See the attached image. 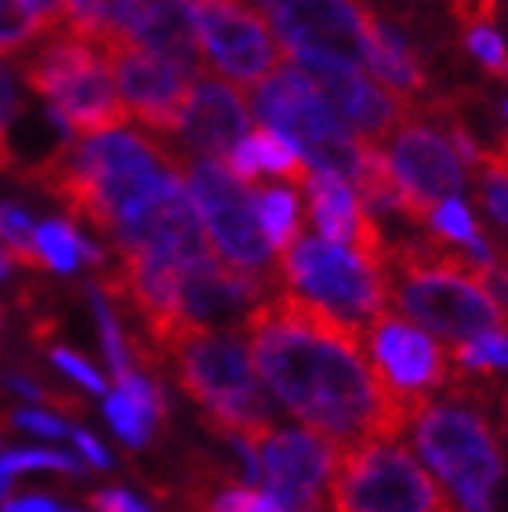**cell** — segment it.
<instances>
[{"label": "cell", "mask_w": 508, "mask_h": 512, "mask_svg": "<svg viewBox=\"0 0 508 512\" xmlns=\"http://www.w3.org/2000/svg\"><path fill=\"white\" fill-rule=\"evenodd\" d=\"M240 335L254 375L294 418L331 440L334 451L400 440L418 411L374 375L363 331L276 287L244 320Z\"/></svg>", "instance_id": "cell-1"}, {"label": "cell", "mask_w": 508, "mask_h": 512, "mask_svg": "<svg viewBox=\"0 0 508 512\" xmlns=\"http://www.w3.org/2000/svg\"><path fill=\"white\" fill-rule=\"evenodd\" d=\"M385 291L400 316L447 342H472L508 327L479 269L461 255L458 244L443 247L440 240H414L389 251Z\"/></svg>", "instance_id": "cell-2"}, {"label": "cell", "mask_w": 508, "mask_h": 512, "mask_svg": "<svg viewBox=\"0 0 508 512\" xmlns=\"http://www.w3.org/2000/svg\"><path fill=\"white\" fill-rule=\"evenodd\" d=\"M178 385L204 407L207 429L233 447H251L273 429L269 400L240 331H186L167 345ZM258 458V454H254Z\"/></svg>", "instance_id": "cell-3"}, {"label": "cell", "mask_w": 508, "mask_h": 512, "mask_svg": "<svg viewBox=\"0 0 508 512\" xmlns=\"http://www.w3.org/2000/svg\"><path fill=\"white\" fill-rule=\"evenodd\" d=\"M22 80L44 95L55 128L66 135H102L131 120L109 73L106 51L62 22H55L37 40V51L22 59Z\"/></svg>", "instance_id": "cell-4"}, {"label": "cell", "mask_w": 508, "mask_h": 512, "mask_svg": "<svg viewBox=\"0 0 508 512\" xmlns=\"http://www.w3.org/2000/svg\"><path fill=\"white\" fill-rule=\"evenodd\" d=\"M251 106L313 168L342 175L349 182L360 178L371 142L352 135L342 113L334 109V102L294 62H280L262 84H254Z\"/></svg>", "instance_id": "cell-5"}, {"label": "cell", "mask_w": 508, "mask_h": 512, "mask_svg": "<svg viewBox=\"0 0 508 512\" xmlns=\"http://www.w3.org/2000/svg\"><path fill=\"white\" fill-rule=\"evenodd\" d=\"M411 433L429 469L458 494L465 512L494 509V487L505 473L494 425L472 404L425 400L411 418Z\"/></svg>", "instance_id": "cell-6"}, {"label": "cell", "mask_w": 508, "mask_h": 512, "mask_svg": "<svg viewBox=\"0 0 508 512\" xmlns=\"http://www.w3.org/2000/svg\"><path fill=\"white\" fill-rule=\"evenodd\" d=\"M331 512H454L440 480L400 440L356 444L334 454Z\"/></svg>", "instance_id": "cell-7"}, {"label": "cell", "mask_w": 508, "mask_h": 512, "mask_svg": "<svg viewBox=\"0 0 508 512\" xmlns=\"http://www.w3.org/2000/svg\"><path fill=\"white\" fill-rule=\"evenodd\" d=\"M280 284L323 313L338 316L342 324L367 331L371 320L389 309L385 269L367 262L349 244H334L323 237H298L287 251H280Z\"/></svg>", "instance_id": "cell-8"}, {"label": "cell", "mask_w": 508, "mask_h": 512, "mask_svg": "<svg viewBox=\"0 0 508 512\" xmlns=\"http://www.w3.org/2000/svg\"><path fill=\"white\" fill-rule=\"evenodd\" d=\"M182 178H186L196 215L204 222L211 251L222 258L225 266L254 276V280H265V284L284 287L273 247H269L262 226H258L254 193H247L244 182L229 175L222 160L215 157H186Z\"/></svg>", "instance_id": "cell-9"}, {"label": "cell", "mask_w": 508, "mask_h": 512, "mask_svg": "<svg viewBox=\"0 0 508 512\" xmlns=\"http://www.w3.org/2000/svg\"><path fill=\"white\" fill-rule=\"evenodd\" d=\"M378 149L400 193V215L418 226L429 222L432 207L440 200L458 197V189L465 186V164L458 149L450 146L447 131L436 124L429 109H407V117Z\"/></svg>", "instance_id": "cell-10"}, {"label": "cell", "mask_w": 508, "mask_h": 512, "mask_svg": "<svg viewBox=\"0 0 508 512\" xmlns=\"http://www.w3.org/2000/svg\"><path fill=\"white\" fill-rule=\"evenodd\" d=\"M106 62L127 117L138 120L146 135L171 142L182 124V113H186L193 80L200 73L167 59V55L138 48V44H113L106 48Z\"/></svg>", "instance_id": "cell-11"}, {"label": "cell", "mask_w": 508, "mask_h": 512, "mask_svg": "<svg viewBox=\"0 0 508 512\" xmlns=\"http://www.w3.org/2000/svg\"><path fill=\"white\" fill-rule=\"evenodd\" d=\"M193 15L207 66L233 84L254 88L284 62V48L244 0H193Z\"/></svg>", "instance_id": "cell-12"}, {"label": "cell", "mask_w": 508, "mask_h": 512, "mask_svg": "<svg viewBox=\"0 0 508 512\" xmlns=\"http://www.w3.org/2000/svg\"><path fill=\"white\" fill-rule=\"evenodd\" d=\"M363 342H367V356L381 385L414 411L429 400L432 389L447 382V353L432 342L425 327L411 324L407 316L381 309L371 327L363 331Z\"/></svg>", "instance_id": "cell-13"}, {"label": "cell", "mask_w": 508, "mask_h": 512, "mask_svg": "<svg viewBox=\"0 0 508 512\" xmlns=\"http://www.w3.org/2000/svg\"><path fill=\"white\" fill-rule=\"evenodd\" d=\"M284 51H323L367 69V0H258Z\"/></svg>", "instance_id": "cell-14"}, {"label": "cell", "mask_w": 508, "mask_h": 512, "mask_svg": "<svg viewBox=\"0 0 508 512\" xmlns=\"http://www.w3.org/2000/svg\"><path fill=\"white\" fill-rule=\"evenodd\" d=\"M287 55L334 102L352 135L371 146H381L411 109V102L400 99L396 91L374 84L363 66H352V62L323 55V51H287Z\"/></svg>", "instance_id": "cell-15"}, {"label": "cell", "mask_w": 508, "mask_h": 512, "mask_svg": "<svg viewBox=\"0 0 508 512\" xmlns=\"http://www.w3.org/2000/svg\"><path fill=\"white\" fill-rule=\"evenodd\" d=\"M258 473L287 512H320L331 480L334 444L313 429H269L254 444Z\"/></svg>", "instance_id": "cell-16"}, {"label": "cell", "mask_w": 508, "mask_h": 512, "mask_svg": "<svg viewBox=\"0 0 508 512\" xmlns=\"http://www.w3.org/2000/svg\"><path fill=\"white\" fill-rule=\"evenodd\" d=\"M251 128V106L233 84L200 73L189 91L186 113L178 124L171 146L186 157H215L222 160Z\"/></svg>", "instance_id": "cell-17"}, {"label": "cell", "mask_w": 508, "mask_h": 512, "mask_svg": "<svg viewBox=\"0 0 508 512\" xmlns=\"http://www.w3.org/2000/svg\"><path fill=\"white\" fill-rule=\"evenodd\" d=\"M127 44H138V48L167 55V59L193 69V73H207L193 0H138Z\"/></svg>", "instance_id": "cell-18"}, {"label": "cell", "mask_w": 508, "mask_h": 512, "mask_svg": "<svg viewBox=\"0 0 508 512\" xmlns=\"http://www.w3.org/2000/svg\"><path fill=\"white\" fill-rule=\"evenodd\" d=\"M367 69L407 102L421 99L425 88H429V80L421 73L414 51L407 48V40L396 30H389L374 11H371V22H367Z\"/></svg>", "instance_id": "cell-19"}, {"label": "cell", "mask_w": 508, "mask_h": 512, "mask_svg": "<svg viewBox=\"0 0 508 512\" xmlns=\"http://www.w3.org/2000/svg\"><path fill=\"white\" fill-rule=\"evenodd\" d=\"M135 11L138 0H66L59 22L106 51L113 44H127Z\"/></svg>", "instance_id": "cell-20"}, {"label": "cell", "mask_w": 508, "mask_h": 512, "mask_svg": "<svg viewBox=\"0 0 508 512\" xmlns=\"http://www.w3.org/2000/svg\"><path fill=\"white\" fill-rule=\"evenodd\" d=\"M254 211H258V226L276 255L298 240L302 229V207L298 197L284 186H258L254 189Z\"/></svg>", "instance_id": "cell-21"}, {"label": "cell", "mask_w": 508, "mask_h": 512, "mask_svg": "<svg viewBox=\"0 0 508 512\" xmlns=\"http://www.w3.org/2000/svg\"><path fill=\"white\" fill-rule=\"evenodd\" d=\"M247 142H251L254 157H258V171H262V175H276V178H284V182H294V186L305 182V175H309L305 157L280 135V131L262 124V128H254L251 135H247Z\"/></svg>", "instance_id": "cell-22"}, {"label": "cell", "mask_w": 508, "mask_h": 512, "mask_svg": "<svg viewBox=\"0 0 508 512\" xmlns=\"http://www.w3.org/2000/svg\"><path fill=\"white\" fill-rule=\"evenodd\" d=\"M0 247L19 266L44 269V258L37 251V226L19 204H0Z\"/></svg>", "instance_id": "cell-23"}, {"label": "cell", "mask_w": 508, "mask_h": 512, "mask_svg": "<svg viewBox=\"0 0 508 512\" xmlns=\"http://www.w3.org/2000/svg\"><path fill=\"white\" fill-rule=\"evenodd\" d=\"M48 30L51 26L26 8V0H0V55H22Z\"/></svg>", "instance_id": "cell-24"}, {"label": "cell", "mask_w": 508, "mask_h": 512, "mask_svg": "<svg viewBox=\"0 0 508 512\" xmlns=\"http://www.w3.org/2000/svg\"><path fill=\"white\" fill-rule=\"evenodd\" d=\"M80 247H84V237L69 222H44L37 229V251L44 258V269L73 273L80 262Z\"/></svg>", "instance_id": "cell-25"}, {"label": "cell", "mask_w": 508, "mask_h": 512, "mask_svg": "<svg viewBox=\"0 0 508 512\" xmlns=\"http://www.w3.org/2000/svg\"><path fill=\"white\" fill-rule=\"evenodd\" d=\"M454 360L461 371H494L508 367V331H490L472 342H454Z\"/></svg>", "instance_id": "cell-26"}, {"label": "cell", "mask_w": 508, "mask_h": 512, "mask_svg": "<svg viewBox=\"0 0 508 512\" xmlns=\"http://www.w3.org/2000/svg\"><path fill=\"white\" fill-rule=\"evenodd\" d=\"M106 418H109V425L120 433V440H127L131 447L149 444V436H153V418H149V414L124 393H109Z\"/></svg>", "instance_id": "cell-27"}, {"label": "cell", "mask_w": 508, "mask_h": 512, "mask_svg": "<svg viewBox=\"0 0 508 512\" xmlns=\"http://www.w3.org/2000/svg\"><path fill=\"white\" fill-rule=\"evenodd\" d=\"M425 226L436 233L440 240H447V244H472V240H479V229L476 222H472V211L465 204H458L454 197L440 200V204L432 207V215Z\"/></svg>", "instance_id": "cell-28"}, {"label": "cell", "mask_w": 508, "mask_h": 512, "mask_svg": "<svg viewBox=\"0 0 508 512\" xmlns=\"http://www.w3.org/2000/svg\"><path fill=\"white\" fill-rule=\"evenodd\" d=\"M465 44H469V51L476 55V62L487 69V73L508 80V44L490 30V26H472V30H465Z\"/></svg>", "instance_id": "cell-29"}, {"label": "cell", "mask_w": 508, "mask_h": 512, "mask_svg": "<svg viewBox=\"0 0 508 512\" xmlns=\"http://www.w3.org/2000/svg\"><path fill=\"white\" fill-rule=\"evenodd\" d=\"M22 117V95L15 88V77H11V69L0 62V168H11V128H15V120Z\"/></svg>", "instance_id": "cell-30"}, {"label": "cell", "mask_w": 508, "mask_h": 512, "mask_svg": "<svg viewBox=\"0 0 508 512\" xmlns=\"http://www.w3.org/2000/svg\"><path fill=\"white\" fill-rule=\"evenodd\" d=\"M91 302H95V316H98V327H102V342H106V356H109V364H113V375H120V371L131 367V360H127L124 331H120L117 316H113V309H109L106 291H95Z\"/></svg>", "instance_id": "cell-31"}, {"label": "cell", "mask_w": 508, "mask_h": 512, "mask_svg": "<svg viewBox=\"0 0 508 512\" xmlns=\"http://www.w3.org/2000/svg\"><path fill=\"white\" fill-rule=\"evenodd\" d=\"M117 385H120V393L131 396V400H135V404L142 407V411H146L149 418H153V422L167 414L164 393H160V389H157L153 382H149V378L138 375V371H131V367H127V371H120V375H117Z\"/></svg>", "instance_id": "cell-32"}, {"label": "cell", "mask_w": 508, "mask_h": 512, "mask_svg": "<svg viewBox=\"0 0 508 512\" xmlns=\"http://www.w3.org/2000/svg\"><path fill=\"white\" fill-rule=\"evenodd\" d=\"M0 465L8 469L11 476L22 473V469H59V473H80V465L69 458V454L55 451H15V454H0Z\"/></svg>", "instance_id": "cell-33"}, {"label": "cell", "mask_w": 508, "mask_h": 512, "mask_svg": "<svg viewBox=\"0 0 508 512\" xmlns=\"http://www.w3.org/2000/svg\"><path fill=\"white\" fill-rule=\"evenodd\" d=\"M51 360H55V364H59L69 378H77L84 389H91V393H106V382H102V375H98L88 360H80L77 353H69V349H51Z\"/></svg>", "instance_id": "cell-34"}, {"label": "cell", "mask_w": 508, "mask_h": 512, "mask_svg": "<svg viewBox=\"0 0 508 512\" xmlns=\"http://www.w3.org/2000/svg\"><path fill=\"white\" fill-rule=\"evenodd\" d=\"M454 4V19L472 30V26H490L498 15V0H450Z\"/></svg>", "instance_id": "cell-35"}, {"label": "cell", "mask_w": 508, "mask_h": 512, "mask_svg": "<svg viewBox=\"0 0 508 512\" xmlns=\"http://www.w3.org/2000/svg\"><path fill=\"white\" fill-rule=\"evenodd\" d=\"M483 182H487V186L479 189V204L487 207L494 222L508 226V186L505 182H494V178H483Z\"/></svg>", "instance_id": "cell-36"}, {"label": "cell", "mask_w": 508, "mask_h": 512, "mask_svg": "<svg viewBox=\"0 0 508 512\" xmlns=\"http://www.w3.org/2000/svg\"><path fill=\"white\" fill-rule=\"evenodd\" d=\"M11 422L19 425V429H30V433H40V436H66L69 433L59 418L40 414V411H15V414H11Z\"/></svg>", "instance_id": "cell-37"}, {"label": "cell", "mask_w": 508, "mask_h": 512, "mask_svg": "<svg viewBox=\"0 0 508 512\" xmlns=\"http://www.w3.org/2000/svg\"><path fill=\"white\" fill-rule=\"evenodd\" d=\"M91 509L95 512H149L146 505L131 498L127 491H98L91 494Z\"/></svg>", "instance_id": "cell-38"}, {"label": "cell", "mask_w": 508, "mask_h": 512, "mask_svg": "<svg viewBox=\"0 0 508 512\" xmlns=\"http://www.w3.org/2000/svg\"><path fill=\"white\" fill-rule=\"evenodd\" d=\"M479 276H483V284H487V291L494 295V302H498L501 313H505V320H508V266L490 262V266L479 269Z\"/></svg>", "instance_id": "cell-39"}, {"label": "cell", "mask_w": 508, "mask_h": 512, "mask_svg": "<svg viewBox=\"0 0 508 512\" xmlns=\"http://www.w3.org/2000/svg\"><path fill=\"white\" fill-rule=\"evenodd\" d=\"M73 444L80 447V454H84V458H88V462L95 465V469H106V465H109V454H106V447L98 444L95 436L80 433V429H77V433H73Z\"/></svg>", "instance_id": "cell-40"}, {"label": "cell", "mask_w": 508, "mask_h": 512, "mask_svg": "<svg viewBox=\"0 0 508 512\" xmlns=\"http://www.w3.org/2000/svg\"><path fill=\"white\" fill-rule=\"evenodd\" d=\"M26 8H30L44 26H55L62 8H66V0H26Z\"/></svg>", "instance_id": "cell-41"}, {"label": "cell", "mask_w": 508, "mask_h": 512, "mask_svg": "<svg viewBox=\"0 0 508 512\" xmlns=\"http://www.w3.org/2000/svg\"><path fill=\"white\" fill-rule=\"evenodd\" d=\"M0 512H62L51 498H19V502H4Z\"/></svg>", "instance_id": "cell-42"}, {"label": "cell", "mask_w": 508, "mask_h": 512, "mask_svg": "<svg viewBox=\"0 0 508 512\" xmlns=\"http://www.w3.org/2000/svg\"><path fill=\"white\" fill-rule=\"evenodd\" d=\"M8 491H11V473L4 469V465H0V498H4Z\"/></svg>", "instance_id": "cell-43"}, {"label": "cell", "mask_w": 508, "mask_h": 512, "mask_svg": "<svg viewBox=\"0 0 508 512\" xmlns=\"http://www.w3.org/2000/svg\"><path fill=\"white\" fill-rule=\"evenodd\" d=\"M8 266H11V258L0 251V276H8Z\"/></svg>", "instance_id": "cell-44"}, {"label": "cell", "mask_w": 508, "mask_h": 512, "mask_svg": "<svg viewBox=\"0 0 508 512\" xmlns=\"http://www.w3.org/2000/svg\"><path fill=\"white\" fill-rule=\"evenodd\" d=\"M505 124H508V102H505Z\"/></svg>", "instance_id": "cell-45"}]
</instances>
